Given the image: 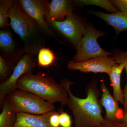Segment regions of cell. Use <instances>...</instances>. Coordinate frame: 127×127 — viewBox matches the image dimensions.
I'll return each mask as SVG.
<instances>
[{"instance_id":"obj_1","label":"cell","mask_w":127,"mask_h":127,"mask_svg":"<svg viewBox=\"0 0 127 127\" xmlns=\"http://www.w3.org/2000/svg\"><path fill=\"white\" fill-rule=\"evenodd\" d=\"M61 82L68 93L66 105L74 116V127H96L102 122L104 118L102 116L101 94L96 80L94 79L87 87V97L84 98L73 94L70 89L72 82L64 79Z\"/></svg>"},{"instance_id":"obj_2","label":"cell","mask_w":127,"mask_h":127,"mask_svg":"<svg viewBox=\"0 0 127 127\" xmlns=\"http://www.w3.org/2000/svg\"><path fill=\"white\" fill-rule=\"evenodd\" d=\"M17 89L35 94L52 104L66 105L68 94L61 84L52 77L32 73L22 76L17 83Z\"/></svg>"},{"instance_id":"obj_3","label":"cell","mask_w":127,"mask_h":127,"mask_svg":"<svg viewBox=\"0 0 127 127\" xmlns=\"http://www.w3.org/2000/svg\"><path fill=\"white\" fill-rule=\"evenodd\" d=\"M6 98L11 108L16 113L40 115L56 109L54 104L33 94L18 89L10 92Z\"/></svg>"},{"instance_id":"obj_4","label":"cell","mask_w":127,"mask_h":127,"mask_svg":"<svg viewBox=\"0 0 127 127\" xmlns=\"http://www.w3.org/2000/svg\"><path fill=\"white\" fill-rule=\"evenodd\" d=\"M104 36V33L98 31L92 25L86 26V32L77 46V52L73 61L80 62L99 57H108L111 53L106 51L98 43L97 39Z\"/></svg>"},{"instance_id":"obj_5","label":"cell","mask_w":127,"mask_h":127,"mask_svg":"<svg viewBox=\"0 0 127 127\" xmlns=\"http://www.w3.org/2000/svg\"><path fill=\"white\" fill-rule=\"evenodd\" d=\"M8 17L12 29L25 42H28L41 30L35 21L23 12L17 1H14L9 10Z\"/></svg>"},{"instance_id":"obj_6","label":"cell","mask_w":127,"mask_h":127,"mask_svg":"<svg viewBox=\"0 0 127 127\" xmlns=\"http://www.w3.org/2000/svg\"><path fill=\"white\" fill-rule=\"evenodd\" d=\"M36 61L32 55L26 54L19 60L13 72L6 81L0 85V105L2 106L7 95L17 89V83L23 75L32 73L36 66Z\"/></svg>"},{"instance_id":"obj_7","label":"cell","mask_w":127,"mask_h":127,"mask_svg":"<svg viewBox=\"0 0 127 127\" xmlns=\"http://www.w3.org/2000/svg\"><path fill=\"white\" fill-rule=\"evenodd\" d=\"M21 9L29 17L37 23L42 31L56 37L45 20L48 15L49 4L43 0H20L17 1Z\"/></svg>"},{"instance_id":"obj_8","label":"cell","mask_w":127,"mask_h":127,"mask_svg":"<svg viewBox=\"0 0 127 127\" xmlns=\"http://www.w3.org/2000/svg\"><path fill=\"white\" fill-rule=\"evenodd\" d=\"M49 24L65 37L76 48L86 32V26L72 14L66 17L63 21H53Z\"/></svg>"},{"instance_id":"obj_9","label":"cell","mask_w":127,"mask_h":127,"mask_svg":"<svg viewBox=\"0 0 127 127\" xmlns=\"http://www.w3.org/2000/svg\"><path fill=\"white\" fill-rule=\"evenodd\" d=\"M116 64L113 58L99 57L80 62L69 61L67 67L71 70H79L84 73H106L108 74L111 67Z\"/></svg>"},{"instance_id":"obj_10","label":"cell","mask_w":127,"mask_h":127,"mask_svg":"<svg viewBox=\"0 0 127 127\" xmlns=\"http://www.w3.org/2000/svg\"><path fill=\"white\" fill-rule=\"evenodd\" d=\"M100 89L102 92L100 101L106 111L104 119L113 122H121L124 112L119 107L118 101L111 95L106 86L104 80H102Z\"/></svg>"},{"instance_id":"obj_11","label":"cell","mask_w":127,"mask_h":127,"mask_svg":"<svg viewBox=\"0 0 127 127\" xmlns=\"http://www.w3.org/2000/svg\"><path fill=\"white\" fill-rule=\"evenodd\" d=\"M50 112L40 115L20 113L13 127H52L49 122Z\"/></svg>"},{"instance_id":"obj_12","label":"cell","mask_w":127,"mask_h":127,"mask_svg":"<svg viewBox=\"0 0 127 127\" xmlns=\"http://www.w3.org/2000/svg\"><path fill=\"white\" fill-rule=\"evenodd\" d=\"M72 14L70 1L52 0L49 4V12L46 20L49 23L53 21L61 20Z\"/></svg>"},{"instance_id":"obj_13","label":"cell","mask_w":127,"mask_h":127,"mask_svg":"<svg viewBox=\"0 0 127 127\" xmlns=\"http://www.w3.org/2000/svg\"><path fill=\"white\" fill-rule=\"evenodd\" d=\"M125 66L124 62L119 64L116 63L111 67L108 73L113 89L114 97L124 106L125 100L124 92L121 88V76Z\"/></svg>"},{"instance_id":"obj_14","label":"cell","mask_w":127,"mask_h":127,"mask_svg":"<svg viewBox=\"0 0 127 127\" xmlns=\"http://www.w3.org/2000/svg\"><path fill=\"white\" fill-rule=\"evenodd\" d=\"M94 14L112 26L117 32L127 31V13L118 11L112 14L99 12Z\"/></svg>"},{"instance_id":"obj_15","label":"cell","mask_w":127,"mask_h":127,"mask_svg":"<svg viewBox=\"0 0 127 127\" xmlns=\"http://www.w3.org/2000/svg\"><path fill=\"white\" fill-rule=\"evenodd\" d=\"M17 119V113L11 108L6 98L0 114V127H13Z\"/></svg>"},{"instance_id":"obj_16","label":"cell","mask_w":127,"mask_h":127,"mask_svg":"<svg viewBox=\"0 0 127 127\" xmlns=\"http://www.w3.org/2000/svg\"><path fill=\"white\" fill-rule=\"evenodd\" d=\"M15 44L12 35L6 30L0 31V47L7 55L11 54L15 50Z\"/></svg>"},{"instance_id":"obj_17","label":"cell","mask_w":127,"mask_h":127,"mask_svg":"<svg viewBox=\"0 0 127 127\" xmlns=\"http://www.w3.org/2000/svg\"><path fill=\"white\" fill-rule=\"evenodd\" d=\"M56 60L54 53L49 48H42L39 50L37 57V65L42 67L52 65Z\"/></svg>"},{"instance_id":"obj_18","label":"cell","mask_w":127,"mask_h":127,"mask_svg":"<svg viewBox=\"0 0 127 127\" xmlns=\"http://www.w3.org/2000/svg\"><path fill=\"white\" fill-rule=\"evenodd\" d=\"M76 1L81 5H92L97 6L113 13L118 11V9L112 4L111 1L106 0H84Z\"/></svg>"},{"instance_id":"obj_19","label":"cell","mask_w":127,"mask_h":127,"mask_svg":"<svg viewBox=\"0 0 127 127\" xmlns=\"http://www.w3.org/2000/svg\"><path fill=\"white\" fill-rule=\"evenodd\" d=\"M14 1L11 0H2L0 1V27L6 26L8 20V14L10 9L14 4Z\"/></svg>"},{"instance_id":"obj_20","label":"cell","mask_w":127,"mask_h":127,"mask_svg":"<svg viewBox=\"0 0 127 127\" xmlns=\"http://www.w3.org/2000/svg\"><path fill=\"white\" fill-rule=\"evenodd\" d=\"M10 64L1 56H0V77L1 83L5 81L8 79L9 71H10Z\"/></svg>"},{"instance_id":"obj_21","label":"cell","mask_w":127,"mask_h":127,"mask_svg":"<svg viewBox=\"0 0 127 127\" xmlns=\"http://www.w3.org/2000/svg\"><path fill=\"white\" fill-rule=\"evenodd\" d=\"M60 127H72V122L71 116L66 112H61L59 115Z\"/></svg>"},{"instance_id":"obj_22","label":"cell","mask_w":127,"mask_h":127,"mask_svg":"<svg viewBox=\"0 0 127 127\" xmlns=\"http://www.w3.org/2000/svg\"><path fill=\"white\" fill-rule=\"evenodd\" d=\"M60 113L55 111L50 112L49 122L52 127H60L59 115Z\"/></svg>"},{"instance_id":"obj_23","label":"cell","mask_w":127,"mask_h":127,"mask_svg":"<svg viewBox=\"0 0 127 127\" xmlns=\"http://www.w3.org/2000/svg\"><path fill=\"white\" fill-rule=\"evenodd\" d=\"M111 1L120 12L127 13V0H114Z\"/></svg>"},{"instance_id":"obj_24","label":"cell","mask_w":127,"mask_h":127,"mask_svg":"<svg viewBox=\"0 0 127 127\" xmlns=\"http://www.w3.org/2000/svg\"><path fill=\"white\" fill-rule=\"evenodd\" d=\"M96 127H127V126L122 122H113L104 119L102 122Z\"/></svg>"},{"instance_id":"obj_25","label":"cell","mask_w":127,"mask_h":127,"mask_svg":"<svg viewBox=\"0 0 127 127\" xmlns=\"http://www.w3.org/2000/svg\"><path fill=\"white\" fill-rule=\"evenodd\" d=\"M116 63L120 64L127 59V51L125 52H120L117 55L114 56L113 58Z\"/></svg>"},{"instance_id":"obj_26","label":"cell","mask_w":127,"mask_h":127,"mask_svg":"<svg viewBox=\"0 0 127 127\" xmlns=\"http://www.w3.org/2000/svg\"><path fill=\"white\" fill-rule=\"evenodd\" d=\"M124 62L125 63V68H124L127 72V59L125 60V61ZM123 92L124 94V100H125V104L124 106V107L123 109L124 113H125L127 112V84L125 86Z\"/></svg>"},{"instance_id":"obj_27","label":"cell","mask_w":127,"mask_h":127,"mask_svg":"<svg viewBox=\"0 0 127 127\" xmlns=\"http://www.w3.org/2000/svg\"><path fill=\"white\" fill-rule=\"evenodd\" d=\"M121 122L127 126V112L124 114Z\"/></svg>"}]
</instances>
